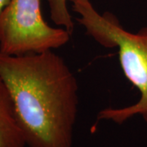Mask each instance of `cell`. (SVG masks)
Masks as SVG:
<instances>
[{
  "mask_svg": "<svg viewBox=\"0 0 147 147\" xmlns=\"http://www.w3.org/2000/svg\"><path fill=\"white\" fill-rule=\"evenodd\" d=\"M0 77L10 92L27 147H72L79 85L53 50L21 56L0 52Z\"/></svg>",
  "mask_w": 147,
  "mask_h": 147,
  "instance_id": "cell-1",
  "label": "cell"
},
{
  "mask_svg": "<svg viewBox=\"0 0 147 147\" xmlns=\"http://www.w3.org/2000/svg\"><path fill=\"white\" fill-rule=\"evenodd\" d=\"M10 92L0 77V147H26Z\"/></svg>",
  "mask_w": 147,
  "mask_h": 147,
  "instance_id": "cell-4",
  "label": "cell"
},
{
  "mask_svg": "<svg viewBox=\"0 0 147 147\" xmlns=\"http://www.w3.org/2000/svg\"><path fill=\"white\" fill-rule=\"evenodd\" d=\"M71 2L73 11L79 16L77 21L85 29L86 34L105 48H118L123 74L140 92L139 100L133 105L99 111L97 121L122 124L140 115L147 123V27L132 33L125 30L114 14L98 12L90 0Z\"/></svg>",
  "mask_w": 147,
  "mask_h": 147,
  "instance_id": "cell-2",
  "label": "cell"
},
{
  "mask_svg": "<svg viewBox=\"0 0 147 147\" xmlns=\"http://www.w3.org/2000/svg\"><path fill=\"white\" fill-rule=\"evenodd\" d=\"M9 2H10V0H0V14L4 9L6 6L9 3Z\"/></svg>",
  "mask_w": 147,
  "mask_h": 147,
  "instance_id": "cell-6",
  "label": "cell"
},
{
  "mask_svg": "<svg viewBox=\"0 0 147 147\" xmlns=\"http://www.w3.org/2000/svg\"><path fill=\"white\" fill-rule=\"evenodd\" d=\"M52 21L72 34L74 23L67 7V0H47Z\"/></svg>",
  "mask_w": 147,
  "mask_h": 147,
  "instance_id": "cell-5",
  "label": "cell"
},
{
  "mask_svg": "<svg viewBox=\"0 0 147 147\" xmlns=\"http://www.w3.org/2000/svg\"><path fill=\"white\" fill-rule=\"evenodd\" d=\"M70 34L43 19L41 0H10L0 14V52L12 56L57 49Z\"/></svg>",
  "mask_w": 147,
  "mask_h": 147,
  "instance_id": "cell-3",
  "label": "cell"
}]
</instances>
